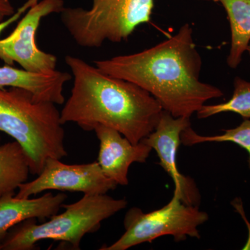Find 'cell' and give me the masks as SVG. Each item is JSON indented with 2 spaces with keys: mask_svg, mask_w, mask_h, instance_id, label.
<instances>
[{
  "mask_svg": "<svg viewBox=\"0 0 250 250\" xmlns=\"http://www.w3.org/2000/svg\"><path fill=\"white\" fill-rule=\"evenodd\" d=\"M101 71L139 85L174 118H189L223 90L200 81L202 60L184 24L178 32L150 48L128 55L94 62Z\"/></svg>",
  "mask_w": 250,
  "mask_h": 250,
  "instance_id": "6da1fadb",
  "label": "cell"
},
{
  "mask_svg": "<svg viewBox=\"0 0 250 250\" xmlns=\"http://www.w3.org/2000/svg\"><path fill=\"white\" fill-rule=\"evenodd\" d=\"M65 62L74 83L61 111L62 125L75 123L87 131L103 125L119 131L133 144L155 129L164 109L151 94L79 57L65 56Z\"/></svg>",
  "mask_w": 250,
  "mask_h": 250,
  "instance_id": "7a4b0ae2",
  "label": "cell"
},
{
  "mask_svg": "<svg viewBox=\"0 0 250 250\" xmlns=\"http://www.w3.org/2000/svg\"><path fill=\"white\" fill-rule=\"evenodd\" d=\"M62 125L56 104L36 100L24 88H0V131L22 146L31 174L39 175L49 158L67 156Z\"/></svg>",
  "mask_w": 250,
  "mask_h": 250,
  "instance_id": "3957f363",
  "label": "cell"
},
{
  "mask_svg": "<svg viewBox=\"0 0 250 250\" xmlns=\"http://www.w3.org/2000/svg\"><path fill=\"white\" fill-rule=\"evenodd\" d=\"M126 199H114L106 194L84 195L79 201L63 204L65 210L54 215L42 224L29 219L15 226L0 241V250H31L43 240L67 243L80 250L82 240L95 232L104 220L116 214L127 206Z\"/></svg>",
  "mask_w": 250,
  "mask_h": 250,
  "instance_id": "277c9868",
  "label": "cell"
},
{
  "mask_svg": "<svg viewBox=\"0 0 250 250\" xmlns=\"http://www.w3.org/2000/svg\"><path fill=\"white\" fill-rule=\"evenodd\" d=\"M154 0H93L91 8H64L61 20L75 42L98 48L105 41H127L135 29L151 21Z\"/></svg>",
  "mask_w": 250,
  "mask_h": 250,
  "instance_id": "5b68a950",
  "label": "cell"
},
{
  "mask_svg": "<svg viewBox=\"0 0 250 250\" xmlns=\"http://www.w3.org/2000/svg\"><path fill=\"white\" fill-rule=\"evenodd\" d=\"M208 220L206 212L185 205L173 195L165 207L149 213L136 207L130 208L124 219L125 233L111 246L100 250H126L164 236H173L176 242L188 236L199 239L198 228Z\"/></svg>",
  "mask_w": 250,
  "mask_h": 250,
  "instance_id": "8992f818",
  "label": "cell"
},
{
  "mask_svg": "<svg viewBox=\"0 0 250 250\" xmlns=\"http://www.w3.org/2000/svg\"><path fill=\"white\" fill-rule=\"evenodd\" d=\"M64 8L63 0H42L33 5L13 32L0 40V59L6 65L18 62L29 72L40 73L57 70V57L39 48L36 34L42 18L61 14Z\"/></svg>",
  "mask_w": 250,
  "mask_h": 250,
  "instance_id": "52a82bcc",
  "label": "cell"
},
{
  "mask_svg": "<svg viewBox=\"0 0 250 250\" xmlns=\"http://www.w3.org/2000/svg\"><path fill=\"white\" fill-rule=\"evenodd\" d=\"M117 184L103 173L98 161L85 164H64L49 158L37 178L22 184L15 196L29 198L47 190L82 192L83 195H103L114 190Z\"/></svg>",
  "mask_w": 250,
  "mask_h": 250,
  "instance_id": "ba28073f",
  "label": "cell"
},
{
  "mask_svg": "<svg viewBox=\"0 0 250 250\" xmlns=\"http://www.w3.org/2000/svg\"><path fill=\"white\" fill-rule=\"evenodd\" d=\"M190 125V118H174L164 110L155 129L142 141L156 151L159 164L173 181V195L185 205L199 207L201 196L195 181L180 173L177 166L181 134Z\"/></svg>",
  "mask_w": 250,
  "mask_h": 250,
  "instance_id": "9c48e42d",
  "label": "cell"
},
{
  "mask_svg": "<svg viewBox=\"0 0 250 250\" xmlns=\"http://www.w3.org/2000/svg\"><path fill=\"white\" fill-rule=\"evenodd\" d=\"M93 131L100 141L98 162L103 173L117 185L127 186L130 166L146 163L152 147L143 141L133 144L119 131L103 125H97Z\"/></svg>",
  "mask_w": 250,
  "mask_h": 250,
  "instance_id": "30bf717a",
  "label": "cell"
},
{
  "mask_svg": "<svg viewBox=\"0 0 250 250\" xmlns=\"http://www.w3.org/2000/svg\"><path fill=\"white\" fill-rule=\"evenodd\" d=\"M67 199L66 194L47 192L37 198H20L14 195L0 199V241L9 230L29 219L40 221L57 214Z\"/></svg>",
  "mask_w": 250,
  "mask_h": 250,
  "instance_id": "8fae6325",
  "label": "cell"
},
{
  "mask_svg": "<svg viewBox=\"0 0 250 250\" xmlns=\"http://www.w3.org/2000/svg\"><path fill=\"white\" fill-rule=\"evenodd\" d=\"M67 72H32L6 65L0 67V88L17 87L30 91L36 100L56 104L65 103L63 86L71 80Z\"/></svg>",
  "mask_w": 250,
  "mask_h": 250,
  "instance_id": "7c38bea8",
  "label": "cell"
},
{
  "mask_svg": "<svg viewBox=\"0 0 250 250\" xmlns=\"http://www.w3.org/2000/svg\"><path fill=\"white\" fill-rule=\"evenodd\" d=\"M226 11L231 33L227 59L228 66L236 69L250 43V0H216Z\"/></svg>",
  "mask_w": 250,
  "mask_h": 250,
  "instance_id": "4fadbf2b",
  "label": "cell"
},
{
  "mask_svg": "<svg viewBox=\"0 0 250 250\" xmlns=\"http://www.w3.org/2000/svg\"><path fill=\"white\" fill-rule=\"evenodd\" d=\"M30 173L29 158L17 141L0 146V199L16 195Z\"/></svg>",
  "mask_w": 250,
  "mask_h": 250,
  "instance_id": "5bb4252c",
  "label": "cell"
},
{
  "mask_svg": "<svg viewBox=\"0 0 250 250\" xmlns=\"http://www.w3.org/2000/svg\"><path fill=\"white\" fill-rule=\"evenodd\" d=\"M227 112L250 119V82L236 77L233 80V93L230 100L218 104L203 105L196 113L199 119H205Z\"/></svg>",
  "mask_w": 250,
  "mask_h": 250,
  "instance_id": "9a60e30c",
  "label": "cell"
},
{
  "mask_svg": "<svg viewBox=\"0 0 250 250\" xmlns=\"http://www.w3.org/2000/svg\"><path fill=\"white\" fill-rule=\"evenodd\" d=\"M208 142H231L246 149L249 154L248 165L250 170V119H245L237 127L225 130L223 134L217 136H201L195 132L191 126L182 131L181 134V143L186 146Z\"/></svg>",
  "mask_w": 250,
  "mask_h": 250,
  "instance_id": "2e32d148",
  "label": "cell"
},
{
  "mask_svg": "<svg viewBox=\"0 0 250 250\" xmlns=\"http://www.w3.org/2000/svg\"><path fill=\"white\" fill-rule=\"evenodd\" d=\"M38 1H39V0H27L13 16L8 18L6 21L0 22V34H1V32H2L5 29H6V28L9 27V25H11V24L16 22V21H18L24 12H26L33 5L37 3Z\"/></svg>",
  "mask_w": 250,
  "mask_h": 250,
  "instance_id": "e0dca14e",
  "label": "cell"
},
{
  "mask_svg": "<svg viewBox=\"0 0 250 250\" xmlns=\"http://www.w3.org/2000/svg\"><path fill=\"white\" fill-rule=\"evenodd\" d=\"M14 6L9 0H0V22L6 17H11L15 14Z\"/></svg>",
  "mask_w": 250,
  "mask_h": 250,
  "instance_id": "ac0fdd59",
  "label": "cell"
},
{
  "mask_svg": "<svg viewBox=\"0 0 250 250\" xmlns=\"http://www.w3.org/2000/svg\"><path fill=\"white\" fill-rule=\"evenodd\" d=\"M247 52H248L250 57V43L249 44V45H248V49H247Z\"/></svg>",
  "mask_w": 250,
  "mask_h": 250,
  "instance_id": "d6986e66",
  "label": "cell"
}]
</instances>
